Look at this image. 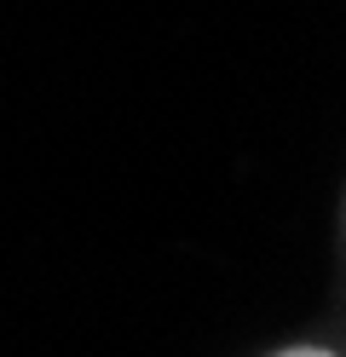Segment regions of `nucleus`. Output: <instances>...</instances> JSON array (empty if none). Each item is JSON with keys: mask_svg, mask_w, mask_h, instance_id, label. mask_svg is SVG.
Returning <instances> with one entry per match:
<instances>
[{"mask_svg": "<svg viewBox=\"0 0 346 357\" xmlns=\"http://www.w3.org/2000/svg\"><path fill=\"white\" fill-rule=\"evenodd\" d=\"M271 357H340V351H335V346H312V340H294V346L271 351Z\"/></svg>", "mask_w": 346, "mask_h": 357, "instance_id": "obj_1", "label": "nucleus"}]
</instances>
